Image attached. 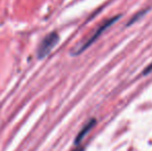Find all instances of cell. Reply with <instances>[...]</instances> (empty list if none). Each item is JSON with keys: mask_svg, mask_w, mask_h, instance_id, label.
<instances>
[{"mask_svg": "<svg viewBox=\"0 0 152 151\" xmlns=\"http://www.w3.org/2000/svg\"><path fill=\"white\" fill-rule=\"evenodd\" d=\"M72 151H84V149H83V148H77V149H75Z\"/></svg>", "mask_w": 152, "mask_h": 151, "instance_id": "5", "label": "cell"}, {"mask_svg": "<svg viewBox=\"0 0 152 151\" xmlns=\"http://www.w3.org/2000/svg\"><path fill=\"white\" fill-rule=\"evenodd\" d=\"M95 122H96L95 119H91V120L89 121V122L87 123V124L85 125L84 127H83L82 131H81L80 133H79L78 137L76 138V141H75V143H76V144L80 143V142L83 140V138H84L85 136H86L87 133H88V131H90V129L94 126V125H95Z\"/></svg>", "mask_w": 152, "mask_h": 151, "instance_id": "3", "label": "cell"}, {"mask_svg": "<svg viewBox=\"0 0 152 151\" xmlns=\"http://www.w3.org/2000/svg\"><path fill=\"white\" fill-rule=\"evenodd\" d=\"M151 71H152V62L144 69V71H143V75H148V74L151 73Z\"/></svg>", "mask_w": 152, "mask_h": 151, "instance_id": "4", "label": "cell"}, {"mask_svg": "<svg viewBox=\"0 0 152 151\" xmlns=\"http://www.w3.org/2000/svg\"><path fill=\"white\" fill-rule=\"evenodd\" d=\"M58 40H59V36L56 32H52L49 35H47V36L42 39L39 47H38V53H37L38 57H39V58L46 57L47 55L52 51V49L56 46Z\"/></svg>", "mask_w": 152, "mask_h": 151, "instance_id": "2", "label": "cell"}, {"mask_svg": "<svg viewBox=\"0 0 152 151\" xmlns=\"http://www.w3.org/2000/svg\"><path fill=\"white\" fill-rule=\"evenodd\" d=\"M119 18H120V16H116V17H114V18L109 19V20H107L106 22L102 23V24L100 25V26L98 27V28L96 29L95 31H94L93 34H92L91 36L89 37L87 40H85L84 44H83L82 46H80L78 49H76V52H75V55H78V54H80V53L84 52V51L86 50V49L88 48V47H90L91 44H93V42H95V40L97 39V38L102 34V32H104V31L106 30L107 28H109L110 26H112V25L114 24V23L116 22V21L118 20Z\"/></svg>", "mask_w": 152, "mask_h": 151, "instance_id": "1", "label": "cell"}]
</instances>
